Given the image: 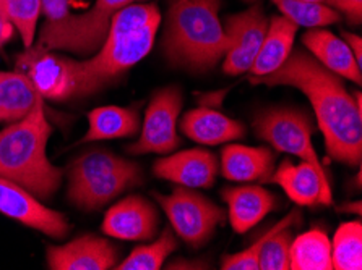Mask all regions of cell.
Wrapping results in <instances>:
<instances>
[{
	"instance_id": "1",
	"label": "cell",
	"mask_w": 362,
	"mask_h": 270,
	"mask_svg": "<svg viewBox=\"0 0 362 270\" xmlns=\"http://www.w3.org/2000/svg\"><path fill=\"white\" fill-rule=\"evenodd\" d=\"M250 81L254 85L289 86L304 92L314 107L328 154L349 167H361L362 109L346 91L341 76L323 67L310 54L296 49L278 70Z\"/></svg>"
},
{
	"instance_id": "2",
	"label": "cell",
	"mask_w": 362,
	"mask_h": 270,
	"mask_svg": "<svg viewBox=\"0 0 362 270\" xmlns=\"http://www.w3.org/2000/svg\"><path fill=\"white\" fill-rule=\"evenodd\" d=\"M160 21L161 13L153 4H132L114 15L100 51L90 60H75L76 96L101 90L145 59Z\"/></svg>"
},
{
	"instance_id": "3",
	"label": "cell",
	"mask_w": 362,
	"mask_h": 270,
	"mask_svg": "<svg viewBox=\"0 0 362 270\" xmlns=\"http://www.w3.org/2000/svg\"><path fill=\"white\" fill-rule=\"evenodd\" d=\"M221 0H169L163 51L169 63L195 73L211 70L228 52L219 20Z\"/></svg>"
},
{
	"instance_id": "4",
	"label": "cell",
	"mask_w": 362,
	"mask_h": 270,
	"mask_svg": "<svg viewBox=\"0 0 362 270\" xmlns=\"http://www.w3.org/2000/svg\"><path fill=\"white\" fill-rule=\"evenodd\" d=\"M51 131L42 97L26 117L0 131V176L37 200H49L62 183V170L46 156Z\"/></svg>"
},
{
	"instance_id": "5",
	"label": "cell",
	"mask_w": 362,
	"mask_h": 270,
	"mask_svg": "<svg viewBox=\"0 0 362 270\" xmlns=\"http://www.w3.org/2000/svg\"><path fill=\"white\" fill-rule=\"evenodd\" d=\"M144 175L135 162L125 161L107 149L85 152L69 172V200L76 207L93 211L125 190L141 185Z\"/></svg>"
},
{
	"instance_id": "6",
	"label": "cell",
	"mask_w": 362,
	"mask_h": 270,
	"mask_svg": "<svg viewBox=\"0 0 362 270\" xmlns=\"http://www.w3.org/2000/svg\"><path fill=\"white\" fill-rule=\"evenodd\" d=\"M139 0H96L83 13H67L46 21L36 46L46 51H65L80 55L100 51L112 16Z\"/></svg>"
},
{
	"instance_id": "7",
	"label": "cell",
	"mask_w": 362,
	"mask_h": 270,
	"mask_svg": "<svg viewBox=\"0 0 362 270\" xmlns=\"http://www.w3.org/2000/svg\"><path fill=\"white\" fill-rule=\"evenodd\" d=\"M254 130L260 140L267 141L276 151L291 154L310 164L322 180L330 185L325 168L317 157V152L312 145L314 125L304 112L294 109H268L257 115L254 120ZM332 186V185H330Z\"/></svg>"
},
{
	"instance_id": "8",
	"label": "cell",
	"mask_w": 362,
	"mask_h": 270,
	"mask_svg": "<svg viewBox=\"0 0 362 270\" xmlns=\"http://www.w3.org/2000/svg\"><path fill=\"white\" fill-rule=\"evenodd\" d=\"M173 228L185 243L200 247L215 233L224 220V211L200 192L185 186L174 188L171 195H155Z\"/></svg>"
},
{
	"instance_id": "9",
	"label": "cell",
	"mask_w": 362,
	"mask_h": 270,
	"mask_svg": "<svg viewBox=\"0 0 362 270\" xmlns=\"http://www.w3.org/2000/svg\"><path fill=\"white\" fill-rule=\"evenodd\" d=\"M184 97L179 87L169 86L153 94L145 112L141 135L134 145L127 146L132 154H169L177 149V120Z\"/></svg>"
},
{
	"instance_id": "10",
	"label": "cell",
	"mask_w": 362,
	"mask_h": 270,
	"mask_svg": "<svg viewBox=\"0 0 362 270\" xmlns=\"http://www.w3.org/2000/svg\"><path fill=\"white\" fill-rule=\"evenodd\" d=\"M16 68L28 76L42 99L65 101L76 96L74 59L46 51L40 46H31L18 55Z\"/></svg>"
},
{
	"instance_id": "11",
	"label": "cell",
	"mask_w": 362,
	"mask_h": 270,
	"mask_svg": "<svg viewBox=\"0 0 362 270\" xmlns=\"http://www.w3.org/2000/svg\"><path fill=\"white\" fill-rule=\"evenodd\" d=\"M267 30L268 20L260 5H254L243 13L228 16L224 31L229 37V47L224 55V73L240 75L250 70Z\"/></svg>"
},
{
	"instance_id": "12",
	"label": "cell",
	"mask_w": 362,
	"mask_h": 270,
	"mask_svg": "<svg viewBox=\"0 0 362 270\" xmlns=\"http://www.w3.org/2000/svg\"><path fill=\"white\" fill-rule=\"evenodd\" d=\"M0 212L52 238H64L70 230V223L64 214L46 207L31 192L2 176H0Z\"/></svg>"
},
{
	"instance_id": "13",
	"label": "cell",
	"mask_w": 362,
	"mask_h": 270,
	"mask_svg": "<svg viewBox=\"0 0 362 270\" xmlns=\"http://www.w3.org/2000/svg\"><path fill=\"white\" fill-rule=\"evenodd\" d=\"M160 216L156 207L141 196H129L106 212L103 231L125 241H146L156 235Z\"/></svg>"
},
{
	"instance_id": "14",
	"label": "cell",
	"mask_w": 362,
	"mask_h": 270,
	"mask_svg": "<svg viewBox=\"0 0 362 270\" xmlns=\"http://www.w3.org/2000/svg\"><path fill=\"white\" fill-rule=\"evenodd\" d=\"M153 173L185 188H210L218 175V161L206 149H187L156 161Z\"/></svg>"
},
{
	"instance_id": "15",
	"label": "cell",
	"mask_w": 362,
	"mask_h": 270,
	"mask_svg": "<svg viewBox=\"0 0 362 270\" xmlns=\"http://www.w3.org/2000/svg\"><path fill=\"white\" fill-rule=\"evenodd\" d=\"M116 262V247L93 235L80 236L64 246L47 247V266L52 270H107Z\"/></svg>"
},
{
	"instance_id": "16",
	"label": "cell",
	"mask_w": 362,
	"mask_h": 270,
	"mask_svg": "<svg viewBox=\"0 0 362 270\" xmlns=\"http://www.w3.org/2000/svg\"><path fill=\"white\" fill-rule=\"evenodd\" d=\"M263 183L281 186L289 200L299 206H314L317 202L330 206L333 202L332 186L327 185L319 172L304 161L294 164L286 159Z\"/></svg>"
},
{
	"instance_id": "17",
	"label": "cell",
	"mask_w": 362,
	"mask_h": 270,
	"mask_svg": "<svg viewBox=\"0 0 362 270\" xmlns=\"http://www.w3.org/2000/svg\"><path fill=\"white\" fill-rule=\"evenodd\" d=\"M235 233H245L276 207L278 197L263 186H229L221 191Z\"/></svg>"
},
{
	"instance_id": "18",
	"label": "cell",
	"mask_w": 362,
	"mask_h": 270,
	"mask_svg": "<svg viewBox=\"0 0 362 270\" xmlns=\"http://www.w3.org/2000/svg\"><path fill=\"white\" fill-rule=\"evenodd\" d=\"M303 44L304 47H307V51L312 54V57L319 60L323 67L341 76V78L361 85V65L344 39H339L338 36H334L333 32L327 30L310 27L303 36Z\"/></svg>"
},
{
	"instance_id": "19",
	"label": "cell",
	"mask_w": 362,
	"mask_h": 270,
	"mask_svg": "<svg viewBox=\"0 0 362 270\" xmlns=\"http://www.w3.org/2000/svg\"><path fill=\"white\" fill-rule=\"evenodd\" d=\"M180 131L199 145L216 146L245 135L244 125L211 109H194L184 115Z\"/></svg>"
},
{
	"instance_id": "20",
	"label": "cell",
	"mask_w": 362,
	"mask_h": 270,
	"mask_svg": "<svg viewBox=\"0 0 362 270\" xmlns=\"http://www.w3.org/2000/svg\"><path fill=\"white\" fill-rule=\"evenodd\" d=\"M275 170V154L268 147L229 145L221 152V172L224 178L249 183L265 181Z\"/></svg>"
},
{
	"instance_id": "21",
	"label": "cell",
	"mask_w": 362,
	"mask_h": 270,
	"mask_svg": "<svg viewBox=\"0 0 362 270\" xmlns=\"http://www.w3.org/2000/svg\"><path fill=\"white\" fill-rule=\"evenodd\" d=\"M298 27L299 26L288 20L286 16H273L268 21L267 35L263 37L259 54L249 70L250 78L270 75L281 67L293 51Z\"/></svg>"
},
{
	"instance_id": "22",
	"label": "cell",
	"mask_w": 362,
	"mask_h": 270,
	"mask_svg": "<svg viewBox=\"0 0 362 270\" xmlns=\"http://www.w3.org/2000/svg\"><path fill=\"white\" fill-rule=\"evenodd\" d=\"M41 96L21 71L0 70V123H13L28 115Z\"/></svg>"
},
{
	"instance_id": "23",
	"label": "cell",
	"mask_w": 362,
	"mask_h": 270,
	"mask_svg": "<svg viewBox=\"0 0 362 270\" xmlns=\"http://www.w3.org/2000/svg\"><path fill=\"white\" fill-rule=\"evenodd\" d=\"M139 130L140 117L136 110L116 106L100 107L88 113V131L83 142L134 136Z\"/></svg>"
},
{
	"instance_id": "24",
	"label": "cell",
	"mask_w": 362,
	"mask_h": 270,
	"mask_svg": "<svg viewBox=\"0 0 362 270\" xmlns=\"http://www.w3.org/2000/svg\"><path fill=\"white\" fill-rule=\"evenodd\" d=\"M289 269L333 270L332 241L320 230H310L293 240L289 247Z\"/></svg>"
},
{
	"instance_id": "25",
	"label": "cell",
	"mask_w": 362,
	"mask_h": 270,
	"mask_svg": "<svg viewBox=\"0 0 362 270\" xmlns=\"http://www.w3.org/2000/svg\"><path fill=\"white\" fill-rule=\"evenodd\" d=\"M300 222V212L294 209L281 220V225L268 236L259 252V269L262 270H288L289 247L293 243L291 228Z\"/></svg>"
},
{
	"instance_id": "26",
	"label": "cell",
	"mask_w": 362,
	"mask_h": 270,
	"mask_svg": "<svg viewBox=\"0 0 362 270\" xmlns=\"http://www.w3.org/2000/svg\"><path fill=\"white\" fill-rule=\"evenodd\" d=\"M332 266L337 270L362 269V225L341 223L332 241Z\"/></svg>"
},
{
	"instance_id": "27",
	"label": "cell",
	"mask_w": 362,
	"mask_h": 270,
	"mask_svg": "<svg viewBox=\"0 0 362 270\" xmlns=\"http://www.w3.org/2000/svg\"><path fill=\"white\" fill-rule=\"evenodd\" d=\"M283 16L298 26L322 27L339 21V12L330 5L320 2H304V0H272Z\"/></svg>"
},
{
	"instance_id": "28",
	"label": "cell",
	"mask_w": 362,
	"mask_h": 270,
	"mask_svg": "<svg viewBox=\"0 0 362 270\" xmlns=\"http://www.w3.org/2000/svg\"><path fill=\"white\" fill-rule=\"evenodd\" d=\"M177 241L173 235L171 228H166L160 238L151 245L139 246L130 252L127 259H124L116 269L119 270H158L163 267L168 256L175 251Z\"/></svg>"
},
{
	"instance_id": "29",
	"label": "cell",
	"mask_w": 362,
	"mask_h": 270,
	"mask_svg": "<svg viewBox=\"0 0 362 270\" xmlns=\"http://www.w3.org/2000/svg\"><path fill=\"white\" fill-rule=\"evenodd\" d=\"M2 7L8 21L21 36L25 47H31L42 12L41 0H2Z\"/></svg>"
},
{
	"instance_id": "30",
	"label": "cell",
	"mask_w": 362,
	"mask_h": 270,
	"mask_svg": "<svg viewBox=\"0 0 362 270\" xmlns=\"http://www.w3.org/2000/svg\"><path fill=\"white\" fill-rule=\"evenodd\" d=\"M330 7L339 10L351 25H361L362 20V0H328Z\"/></svg>"
},
{
	"instance_id": "31",
	"label": "cell",
	"mask_w": 362,
	"mask_h": 270,
	"mask_svg": "<svg viewBox=\"0 0 362 270\" xmlns=\"http://www.w3.org/2000/svg\"><path fill=\"white\" fill-rule=\"evenodd\" d=\"M42 13L46 15V21L62 18L70 13V0H41Z\"/></svg>"
},
{
	"instance_id": "32",
	"label": "cell",
	"mask_w": 362,
	"mask_h": 270,
	"mask_svg": "<svg viewBox=\"0 0 362 270\" xmlns=\"http://www.w3.org/2000/svg\"><path fill=\"white\" fill-rule=\"evenodd\" d=\"M13 31H15V27L8 21L7 15H5V10L2 7V0H0V47L12 39Z\"/></svg>"
},
{
	"instance_id": "33",
	"label": "cell",
	"mask_w": 362,
	"mask_h": 270,
	"mask_svg": "<svg viewBox=\"0 0 362 270\" xmlns=\"http://www.w3.org/2000/svg\"><path fill=\"white\" fill-rule=\"evenodd\" d=\"M343 35H344V42L348 44L351 52L354 54L356 60H358V63L361 65L362 63V49H361L362 47V39H361V36L353 35V32H343Z\"/></svg>"
},
{
	"instance_id": "34",
	"label": "cell",
	"mask_w": 362,
	"mask_h": 270,
	"mask_svg": "<svg viewBox=\"0 0 362 270\" xmlns=\"http://www.w3.org/2000/svg\"><path fill=\"white\" fill-rule=\"evenodd\" d=\"M304 2H325V0H304Z\"/></svg>"
}]
</instances>
